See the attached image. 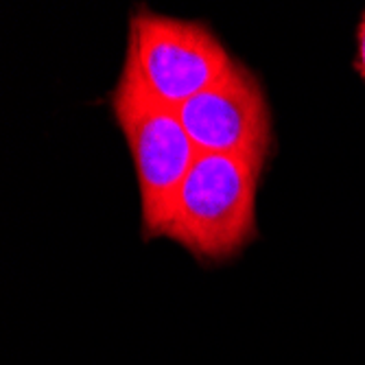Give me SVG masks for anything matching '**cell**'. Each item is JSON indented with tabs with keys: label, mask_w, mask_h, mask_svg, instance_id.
<instances>
[{
	"label": "cell",
	"mask_w": 365,
	"mask_h": 365,
	"mask_svg": "<svg viewBox=\"0 0 365 365\" xmlns=\"http://www.w3.org/2000/svg\"><path fill=\"white\" fill-rule=\"evenodd\" d=\"M178 112L199 153L267 160L274 143L269 106L260 81L241 61Z\"/></svg>",
	"instance_id": "obj_4"
},
{
	"label": "cell",
	"mask_w": 365,
	"mask_h": 365,
	"mask_svg": "<svg viewBox=\"0 0 365 365\" xmlns=\"http://www.w3.org/2000/svg\"><path fill=\"white\" fill-rule=\"evenodd\" d=\"M125 59L160 101L175 110L217 83L237 61L206 24L149 9L131 14Z\"/></svg>",
	"instance_id": "obj_3"
},
{
	"label": "cell",
	"mask_w": 365,
	"mask_h": 365,
	"mask_svg": "<svg viewBox=\"0 0 365 365\" xmlns=\"http://www.w3.org/2000/svg\"><path fill=\"white\" fill-rule=\"evenodd\" d=\"M356 68L361 73V77L365 79V14L359 26V53H356Z\"/></svg>",
	"instance_id": "obj_5"
},
{
	"label": "cell",
	"mask_w": 365,
	"mask_h": 365,
	"mask_svg": "<svg viewBox=\"0 0 365 365\" xmlns=\"http://www.w3.org/2000/svg\"><path fill=\"white\" fill-rule=\"evenodd\" d=\"M112 112L134 162L143 235L155 239L199 151L186 134L180 112L160 101L127 59L112 92Z\"/></svg>",
	"instance_id": "obj_2"
},
{
	"label": "cell",
	"mask_w": 365,
	"mask_h": 365,
	"mask_svg": "<svg viewBox=\"0 0 365 365\" xmlns=\"http://www.w3.org/2000/svg\"><path fill=\"white\" fill-rule=\"evenodd\" d=\"M260 158L199 153L184 178L160 237L199 260H225L256 237Z\"/></svg>",
	"instance_id": "obj_1"
}]
</instances>
